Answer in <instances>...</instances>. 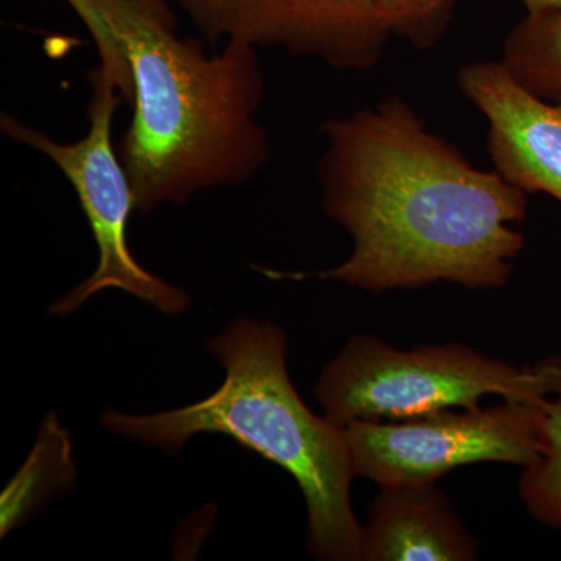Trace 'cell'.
I'll use <instances>...</instances> for the list:
<instances>
[{"label":"cell","instance_id":"277c9868","mask_svg":"<svg viewBox=\"0 0 561 561\" xmlns=\"http://www.w3.org/2000/svg\"><path fill=\"white\" fill-rule=\"evenodd\" d=\"M560 389L561 356L516 367L457 343L402 351L360 334L324 365L316 397L324 416L345 427L478 408L486 397L549 400Z\"/></svg>","mask_w":561,"mask_h":561},{"label":"cell","instance_id":"52a82bcc","mask_svg":"<svg viewBox=\"0 0 561 561\" xmlns=\"http://www.w3.org/2000/svg\"><path fill=\"white\" fill-rule=\"evenodd\" d=\"M463 94L490 125V154L508 183L561 203V105L526 90L504 62H472L459 73Z\"/></svg>","mask_w":561,"mask_h":561},{"label":"cell","instance_id":"6da1fadb","mask_svg":"<svg viewBox=\"0 0 561 561\" xmlns=\"http://www.w3.org/2000/svg\"><path fill=\"white\" fill-rule=\"evenodd\" d=\"M324 213L350 232L342 264L317 273L382 294L449 280L494 289L524 247L526 192L479 171L398 99L321 127Z\"/></svg>","mask_w":561,"mask_h":561},{"label":"cell","instance_id":"9a60e30c","mask_svg":"<svg viewBox=\"0 0 561 561\" xmlns=\"http://www.w3.org/2000/svg\"><path fill=\"white\" fill-rule=\"evenodd\" d=\"M140 9L149 11L151 16L157 18L171 28H176V18L165 0H133Z\"/></svg>","mask_w":561,"mask_h":561},{"label":"cell","instance_id":"5b68a950","mask_svg":"<svg viewBox=\"0 0 561 561\" xmlns=\"http://www.w3.org/2000/svg\"><path fill=\"white\" fill-rule=\"evenodd\" d=\"M90 83V127L76 142H58L11 114L0 117L3 135L39 151L72 184L98 243V268L90 278L55 301L50 316L65 319L106 289L127 291L157 311L180 316L190 309V295L146 271L128 247L127 227L136 210L135 195L114 147L113 119L121 98L130 101V69L125 61L101 60V68L91 73Z\"/></svg>","mask_w":561,"mask_h":561},{"label":"cell","instance_id":"5bb4252c","mask_svg":"<svg viewBox=\"0 0 561 561\" xmlns=\"http://www.w3.org/2000/svg\"><path fill=\"white\" fill-rule=\"evenodd\" d=\"M451 3L453 0H376V10L387 32L423 44L440 31Z\"/></svg>","mask_w":561,"mask_h":561},{"label":"cell","instance_id":"9c48e42d","mask_svg":"<svg viewBox=\"0 0 561 561\" xmlns=\"http://www.w3.org/2000/svg\"><path fill=\"white\" fill-rule=\"evenodd\" d=\"M286 25L280 46L319 58L331 68L368 69L381 58L389 32L376 0H284Z\"/></svg>","mask_w":561,"mask_h":561},{"label":"cell","instance_id":"8fae6325","mask_svg":"<svg viewBox=\"0 0 561 561\" xmlns=\"http://www.w3.org/2000/svg\"><path fill=\"white\" fill-rule=\"evenodd\" d=\"M502 62L526 90L561 105V7L529 14L505 41Z\"/></svg>","mask_w":561,"mask_h":561},{"label":"cell","instance_id":"30bf717a","mask_svg":"<svg viewBox=\"0 0 561 561\" xmlns=\"http://www.w3.org/2000/svg\"><path fill=\"white\" fill-rule=\"evenodd\" d=\"M76 474L69 432L55 413H49L31 456L3 490L0 500L2 537L31 519L51 497L68 493Z\"/></svg>","mask_w":561,"mask_h":561},{"label":"cell","instance_id":"8992f818","mask_svg":"<svg viewBox=\"0 0 561 561\" xmlns=\"http://www.w3.org/2000/svg\"><path fill=\"white\" fill-rule=\"evenodd\" d=\"M549 400H504L489 409L356 421L343 427L354 476L383 489L434 485L456 468L479 461L529 467L542 451Z\"/></svg>","mask_w":561,"mask_h":561},{"label":"cell","instance_id":"2e32d148","mask_svg":"<svg viewBox=\"0 0 561 561\" xmlns=\"http://www.w3.org/2000/svg\"><path fill=\"white\" fill-rule=\"evenodd\" d=\"M529 14L542 13V11H549L559 9L561 7V0H523Z\"/></svg>","mask_w":561,"mask_h":561},{"label":"cell","instance_id":"7c38bea8","mask_svg":"<svg viewBox=\"0 0 561 561\" xmlns=\"http://www.w3.org/2000/svg\"><path fill=\"white\" fill-rule=\"evenodd\" d=\"M209 43L275 46L286 25L284 0H176Z\"/></svg>","mask_w":561,"mask_h":561},{"label":"cell","instance_id":"3957f363","mask_svg":"<svg viewBox=\"0 0 561 561\" xmlns=\"http://www.w3.org/2000/svg\"><path fill=\"white\" fill-rule=\"evenodd\" d=\"M225 381L208 398L151 415L106 411L113 434L176 454L198 434H221L289 472L308 508L306 546L324 561H362L364 526L351 507L356 479L343 427L302 402L287 370L286 332L236 319L208 342Z\"/></svg>","mask_w":561,"mask_h":561},{"label":"cell","instance_id":"7a4b0ae2","mask_svg":"<svg viewBox=\"0 0 561 561\" xmlns=\"http://www.w3.org/2000/svg\"><path fill=\"white\" fill-rule=\"evenodd\" d=\"M130 69L133 117L117 153L136 210L183 206L203 191L253 180L272 154L257 122L264 98L257 47L208 51L133 0H87Z\"/></svg>","mask_w":561,"mask_h":561},{"label":"cell","instance_id":"ba28073f","mask_svg":"<svg viewBox=\"0 0 561 561\" xmlns=\"http://www.w3.org/2000/svg\"><path fill=\"white\" fill-rule=\"evenodd\" d=\"M479 542L434 485L383 486L368 507L364 561H472Z\"/></svg>","mask_w":561,"mask_h":561},{"label":"cell","instance_id":"4fadbf2b","mask_svg":"<svg viewBox=\"0 0 561 561\" xmlns=\"http://www.w3.org/2000/svg\"><path fill=\"white\" fill-rule=\"evenodd\" d=\"M519 497L531 518L561 531V389L546 404L542 451L523 468Z\"/></svg>","mask_w":561,"mask_h":561}]
</instances>
